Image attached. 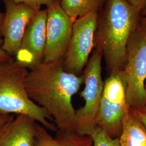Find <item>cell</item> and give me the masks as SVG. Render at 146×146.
<instances>
[{
	"label": "cell",
	"instance_id": "obj_10",
	"mask_svg": "<svg viewBox=\"0 0 146 146\" xmlns=\"http://www.w3.org/2000/svg\"><path fill=\"white\" fill-rule=\"evenodd\" d=\"M5 5L1 48L11 57L15 56L27 25L37 11L29 5L14 0H3Z\"/></svg>",
	"mask_w": 146,
	"mask_h": 146
},
{
	"label": "cell",
	"instance_id": "obj_22",
	"mask_svg": "<svg viewBox=\"0 0 146 146\" xmlns=\"http://www.w3.org/2000/svg\"><path fill=\"white\" fill-rule=\"evenodd\" d=\"M141 14H142V17H141V23L146 26V9L142 11Z\"/></svg>",
	"mask_w": 146,
	"mask_h": 146
},
{
	"label": "cell",
	"instance_id": "obj_4",
	"mask_svg": "<svg viewBox=\"0 0 146 146\" xmlns=\"http://www.w3.org/2000/svg\"><path fill=\"white\" fill-rule=\"evenodd\" d=\"M123 72L128 105L140 110L146 104V26L141 21L128 42Z\"/></svg>",
	"mask_w": 146,
	"mask_h": 146
},
{
	"label": "cell",
	"instance_id": "obj_1",
	"mask_svg": "<svg viewBox=\"0 0 146 146\" xmlns=\"http://www.w3.org/2000/svg\"><path fill=\"white\" fill-rule=\"evenodd\" d=\"M63 60L43 62L29 70L25 88L29 98L50 115L58 131L75 133L72 99L84 83V76L66 71Z\"/></svg>",
	"mask_w": 146,
	"mask_h": 146
},
{
	"label": "cell",
	"instance_id": "obj_2",
	"mask_svg": "<svg viewBox=\"0 0 146 146\" xmlns=\"http://www.w3.org/2000/svg\"><path fill=\"white\" fill-rule=\"evenodd\" d=\"M141 13L128 0H106L98 13L94 48L101 50L110 73L123 69L128 42L140 23Z\"/></svg>",
	"mask_w": 146,
	"mask_h": 146
},
{
	"label": "cell",
	"instance_id": "obj_24",
	"mask_svg": "<svg viewBox=\"0 0 146 146\" xmlns=\"http://www.w3.org/2000/svg\"><path fill=\"white\" fill-rule=\"evenodd\" d=\"M145 93H146V82H145Z\"/></svg>",
	"mask_w": 146,
	"mask_h": 146
},
{
	"label": "cell",
	"instance_id": "obj_11",
	"mask_svg": "<svg viewBox=\"0 0 146 146\" xmlns=\"http://www.w3.org/2000/svg\"><path fill=\"white\" fill-rule=\"evenodd\" d=\"M37 122L19 114L0 129V146H35Z\"/></svg>",
	"mask_w": 146,
	"mask_h": 146
},
{
	"label": "cell",
	"instance_id": "obj_15",
	"mask_svg": "<svg viewBox=\"0 0 146 146\" xmlns=\"http://www.w3.org/2000/svg\"><path fill=\"white\" fill-rule=\"evenodd\" d=\"M90 136L92 139V146H120L119 138L111 137L98 126Z\"/></svg>",
	"mask_w": 146,
	"mask_h": 146
},
{
	"label": "cell",
	"instance_id": "obj_6",
	"mask_svg": "<svg viewBox=\"0 0 146 146\" xmlns=\"http://www.w3.org/2000/svg\"><path fill=\"white\" fill-rule=\"evenodd\" d=\"M102 58L101 50L95 48L82 74L84 88L80 96L84 104L76 110L75 116V133L80 135L90 136L97 127L96 118L104 85L101 75Z\"/></svg>",
	"mask_w": 146,
	"mask_h": 146
},
{
	"label": "cell",
	"instance_id": "obj_3",
	"mask_svg": "<svg viewBox=\"0 0 146 146\" xmlns=\"http://www.w3.org/2000/svg\"><path fill=\"white\" fill-rule=\"evenodd\" d=\"M28 72L14 58L0 63V113L26 115L47 130L56 132L50 115L28 96L25 84Z\"/></svg>",
	"mask_w": 146,
	"mask_h": 146
},
{
	"label": "cell",
	"instance_id": "obj_16",
	"mask_svg": "<svg viewBox=\"0 0 146 146\" xmlns=\"http://www.w3.org/2000/svg\"><path fill=\"white\" fill-rule=\"evenodd\" d=\"M16 2L19 3H24L26 5L35 9L36 11H39L41 10V7L42 5H51L55 2L59 0H14Z\"/></svg>",
	"mask_w": 146,
	"mask_h": 146
},
{
	"label": "cell",
	"instance_id": "obj_8",
	"mask_svg": "<svg viewBox=\"0 0 146 146\" xmlns=\"http://www.w3.org/2000/svg\"><path fill=\"white\" fill-rule=\"evenodd\" d=\"M47 40L43 62L62 60L71 39L74 22L63 9L60 0L47 6Z\"/></svg>",
	"mask_w": 146,
	"mask_h": 146
},
{
	"label": "cell",
	"instance_id": "obj_20",
	"mask_svg": "<svg viewBox=\"0 0 146 146\" xmlns=\"http://www.w3.org/2000/svg\"><path fill=\"white\" fill-rule=\"evenodd\" d=\"M13 58L0 47V63L10 61Z\"/></svg>",
	"mask_w": 146,
	"mask_h": 146
},
{
	"label": "cell",
	"instance_id": "obj_13",
	"mask_svg": "<svg viewBox=\"0 0 146 146\" xmlns=\"http://www.w3.org/2000/svg\"><path fill=\"white\" fill-rule=\"evenodd\" d=\"M119 139L120 146H146V128L131 108L123 120Z\"/></svg>",
	"mask_w": 146,
	"mask_h": 146
},
{
	"label": "cell",
	"instance_id": "obj_5",
	"mask_svg": "<svg viewBox=\"0 0 146 146\" xmlns=\"http://www.w3.org/2000/svg\"><path fill=\"white\" fill-rule=\"evenodd\" d=\"M126 86L123 69L111 72L104 82L96 125L113 138H119L123 120L130 110L126 97Z\"/></svg>",
	"mask_w": 146,
	"mask_h": 146
},
{
	"label": "cell",
	"instance_id": "obj_14",
	"mask_svg": "<svg viewBox=\"0 0 146 146\" xmlns=\"http://www.w3.org/2000/svg\"><path fill=\"white\" fill-rule=\"evenodd\" d=\"M106 0H60L64 11L74 22L78 18L90 13H99Z\"/></svg>",
	"mask_w": 146,
	"mask_h": 146
},
{
	"label": "cell",
	"instance_id": "obj_23",
	"mask_svg": "<svg viewBox=\"0 0 146 146\" xmlns=\"http://www.w3.org/2000/svg\"><path fill=\"white\" fill-rule=\"evenodd\" d=\"M140 111H141V112H142L143 113L146 114V104L140 110H139Z\"/></svg>",
	"mask_w": 146,
	"mask_h": 146
},
{
	"label": "cell",
	"instance_id": "obj_7",
	"mask_svg": "<svg viewBox=\"0 0 146 146\" xmlns=\"http://www.w3.org/2000/svg\"><path fill=\"white\" fill-rule=\"evenodd\" d=\"M98 13L93 12L78 18L73 23L68 49L63 58L64 69L68 73L81 75L95 47Z\"/></svg>",
	"mask_w": 146,
	"mask_h": 146
},
{
	"label": "cell",
	"instance_id": "obj_21",
	"mask_svg": "<svg viewBox=\"0 0 146 146\" xmlns=\"http://www.w3.org/2000/svg\"><path fill=\"white\" fill-rule=\"evenodd\" d=\"M5 13H3L0 12V47H1L3 43V37L2 34V26L3 23L5 19Z\"/></svg>",
	"mask_w": 146,
	"mask_h": 146
},
{
	"label": "cell",
	"instance_id": "obj_12",
	"mask_svg": "<svg viewBox=\"0 0 146 146\" xmlns=\"http://www.w3.org/2000/svg\"><path fill=\"white\" fill-rule=\"evenodd\" d=\"M92 145L90 136L58 130L55 136H52L46 128L36 123L35 146H92Z\"/></svg>",
	"mask_w": 146,
	"mask_h": 146
},
{
	"label": "cell",
	"instance_id": "obj_18",
	"mask_svg": "<svg viewBox=\"0 0 146 146\" xmlns=\"http://www.w3.org/2000/svg\"><path fill=\"white\" fill-rule=\"evenodd\" d=\"M131 111L135 115L136 117L139 120L141 123L145 126L146 128V114L143 113L139 110H133L131 109Z\"/></svg>",
	"mask_w": 146,
	"mask_h": 146
},
{
	"label": "cell",
	"instance_id": "obj_19",
	"mask_svg": "<svg viewBox=\"0 0 146 146\" xmlns=\"http://www.w3.org/2000/svg\"><path fill=\"white\" fill-rule=\"evenodd\" d=\"M14 117V115L5 114L0 113V129L5 125V124Z\"/></svg>",
	"mask_w": 146,
	"mask_h": 146
},
{
	"label": "cell",
	"instance_id": "obj_9",
	"mask_svg": "<svg viewBox=\"0 0 146 146\" xmlns=\"http://www.w3.org/2000/svg\"><path fill=\"white\" fill-rule=\"evenodd\" d=\"M46 9L37 11L27 25L16 60L30 70L44 61L47 40Z\"/></svg>",
	"mask_w": 146,
	"mask_h": 146
},
{
	"label": "cell",
	"instance_id": "obj_17",
	"mask_svg": "<svg viewBox=\"0 0 146 146\" xmlns=\"http://www.w3.org/2000/svg\"><path fill=\"white\" fill-rule=\"evenodd\" d=\"M129 3L142 11L146 9V0H128Z\"/></svg>",
	"mask_w": 146,
	"mask_h": 146
}]
</instances>
